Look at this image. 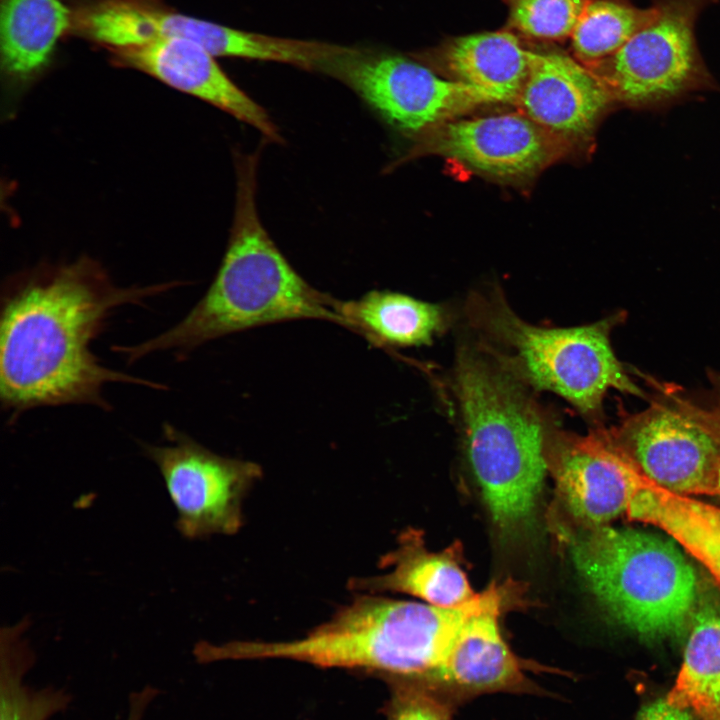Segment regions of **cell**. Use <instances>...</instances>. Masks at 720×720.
Here are the masks:
<instances>
[{"mask_svg": "<svg viewBox=\"0 0 720 720\" xmlns=\"http://www.w3.org/2000/svg\"><path fill=\"white\" fill-rule=\"evenodd\" d=\"M636 720H696V718L689 711L672 705L664 698L643 706Z\"/></svg>", "mask_w": 720, "mask_h": 720, "instance_id": "26", "label": "cell"}, {"mask_svg": "<svg viewBox=\"0 0 720 720\" xmlns=\"http://www.w3.org/2000/svg\"><path fill=\"white\" fill-rule=\"evenodd\" d=\"M259 153L238 154L237 193L228 246L204 296L171 328L135 345L113 350L128 363L149 354H177L261 325L322 319L344 326L337 299L308 284L290 265L263 227L257 210Z\"/></svg>", "mask_w": 720, "mask_h": 720, "instance_id": "3", "label": "cell"}, {"mask_svg": "<svg viewBox=\"0 0 720 720\" xmlns=\"http://www.w3.org/2000/svg\"><path fill=\"white\" fill-rule=\"evenodd\" d=\"M562 530L577 572L619 624L648 640L683 632L697 578L675 540L606 525Z\"/></svg>", "mask_w": 720, "mask_h": 720, "instance_id": "5", "label": "cell"}, {"mask_svg": "<svg viewBox=\"0 0 720 720\" xmlns=\"http://www.w3.org/2000/svg\"><path fill=\"white\" fill-rule=\"evenodd\" d=\"M337 310L344 327L382 347L429 345L447 323L440 305L390 291L373 290L357 300L338 301Z\"/></svg>", "mask_w": 720, "mask_h": 720, "instance_id": "17", "label": "cell"}, {"mask_svg": "<svg viewBox=\"0 0 720 720\" xmlns=\"http://www.w3.org/2000/svg\"><path fill=\"white\" fill-rule=\"evenodd\" d=\"M638 470L675 494L719 495L720 416L677 398L653 402L609 429Z\"/></svg>", "mask_w": 720, "mask_h": 720, "instance_id": "9", "label": "cell"}, {"mask_svg": "<svg viewBox=\"0 0 720 720\" xmlns=\"http://www.w3.org/2000/svg\"><path fill=\"white\" fill-rule=\"evenodd\" d=\"M718 414L720 416V410L718 411ZM719 495H720V479H719Z\"/></svg>", "mask_w": 720, "mask_h": 720, "instance_id": "28", "label": "cell"}, {"mask_svg": "<svg viewBox=\"0 0 720 720\" xmlns=\"http://www.w3.org/2000/svg\"><path fill=\"white\" fill-rule=\"evenodd\" d=\"M493 583L456 607L359 593L328 621L288 641H230L226 660L285 659L319 668L373 674L389 681L433 684L464 622L514 592Z\"/></svg>", "mask_w": 720, "mask_h": 720, "instance_id": "2", "label": "cell"}, {"mask_svg": "<svg viewBox=\"0 0 720 720\" xmlns=\"http://www.w3.org/2000/svg\"><path fill=\"white\" fill-rule=\"evenodd\" d=\"M419 136L413 156L438 154L503 179L536 174L572 144L521 112L454 119Z\"/></svg>", "mask_w": 720, "mask_h": 720, "instance_id": "12", "label": "cell"}, {"mask_svg": "<svg viewBox=\"0 0 720 720\" xmlns=\"http://www.w3.org/2000/svg\"><path fill=\"white\" fill-rule=\"evenodd\" d=\"M547 463L562 504L584 527L606 525L626 513L643 478L604 428L584 436L551 430Z\"/></svg>", "mask_w": 720, "mask_h": 720, "instance_id": "11", "label": "cell"}, {"mask_svg": "<svg viewBox=\"0 0 720 720\" xmlns=\"http://www.w3.org/2000/svg\"><path fill=\"white\" fill-rule=\"evenodd\" d=\"M659 14L623 0H588L571 34L575 57L592 68L620 50Z\"/></svg>", "mask_w": 720, "mask_h": 720, "instance_id": "23", "label": "cell"}, {"mask_svg": "<svg viewBox=\"0 0 720 720\" xmlns=\"http://www.w3.org/2000/svg\"><path fill=\"white\" fill-rule=\"evenodd\" d=\"M626 514L665 531L720 584V507L672 493L643 477Z\"/></svg>", "mask_w": 720, "mask_h": 720, "instance_id": "18", "label": "cell"}, {"mask_svg": "<svg viewBox=\"0 0 720 720\" xmlns=\"http://www.w3.org/2000/svg\"><path fill=\"white\" fill-rule=\"evenodd\" d=\"M690 624L680 671L665 698L696 720H720V608L701 604Z\"/></svg>", "mask_w": 720, "mask_h": 720, "instance_id": "21", "label": "cell"}, {"mask_svg": "<svg viewBox=\"0 0 720 720\" xmlns=\"http://www.w3.org/2000/svg\"><path fill=\"white\" fill-rule=\"evenodd\" d=\"M510 26L538 40L571 36L588 0H503Z\"/></svg>", "mask_w": 720, "mask_h": 720, "instance_id": "24", "label": "cell"}, {"mask_svg": "<svg viewBox=\"0 0 720 720\" xmlns=\"http://www.w3.org/2000/svg\"><path fill=\"white\" fill-rule=\"evenodd\" d=\"M453 384L468 458L492 520L504 533L517 531L542 490L551 430L523 382L492 352L460 351Z\"/></svg>", "mask_w": 720, "mask_h": 720, "instance_id": "4", "label": "cell"}, {"mask_svg": "<svg viewBox=\"0 0 720 720\" xmlns=\"http://www.w3.org/2000/svg\"><path fill=\"white\" fill-rule=\"evenodd\" d=\"M117 63L151 75L251 125L270 141L281 137L267 112L239 88L200 45L159 38L112 48Z\"/></svg>", "mask_w": 720, "mask_h": 720, "instance_id": "14", "label": "cell"}, {"mask_svg": "<svg viewBox=\"0 0 720 720\" xmlns=\"http://www.w3.org/2000/svg\"><path fill=\"white\" fill-rule=\"evenodd\" d=\"M389 684L386 720H452L457 703L436 686L411 680Z\"/></svg>", "mask_w": 720, "mask_h": 720, "instance_id": "25", "label": "cell"}, {"mask_svg": "<svg viewBox=\"0 0 720 720\" xmlns=\"http://www.w3.org/2000/svg\"><path fill=\"white\" fill-rule=\"evenodd\" d=\"M512 594L472 614L462 625L433 684L456 703L487 693L542 692L527 675L499 628Z\"/></svg>", "mask_w": 720, "mask_h": 720, "instance_id": "15", "label": "cell"}, {"mask_svg": "<svg viewBox=\"0 0 720 720\" xmlns=\"http://www.w3.org/2000/svg\"><path fill=\"white\" fill-rule=\"evenodd\" d=\"M706 0H657L658 16L615 54L591 69L615 101L658 110L713 88L700 56L695 24Z\"/></svg>", "mask_w": 720, "mask_h": 720, "instance_id": "7", "label": "cell"}, {"mask_svg": "<svg viewBox=\"0 0 720 720\" xmlns=\"http://www.w3.org/2000/svg\"><path fill=\"white\" fill-rule=\"evenodd\" d=\"M166 444H142L158 467L176 508V528L188 539L233 535L243 526V500L262 477L255 462L218 455L171 424Z\"/></svg>", "mask_w": 720, "mask_h": 720, "instance_id": "10", "label": "cell"}, {"mask_svg": "<svg viewBox=\"0 0 720 720\" xmlns=\"http://www.w3.org/2000/svg\"><path fill=\"white\" fill-rule=\"evenodd\" d=\"M385 573L352 577L348 587L361 593L399 592L441 607L460 606L477 593L472 590L465 572L451 548L429 551L422 534L408 529L398 546L381 559Z\"/></svg>", "mask_w": 720, "mask_h": 720, "instance_id": "16", "label": "cell"}, {"mask_svg": "<svg viewBox=\"0 0 720 720\" xmlns=\"http://www.w3.org/2000/svg\"><path fill=\"white\" fill-rule=\"evenodd\" d=\"M471 320L498 346L493 354L524 384L553 392L586 416H597L609 389L643 397L626 374L610 344V332L622 318L569 328L531 325L502 297L482 296L470 304Z\"/></svg>", "mask_w": 720, "mask_h": 720, "instance_id": "6", "label": "cell"}, {"mask_svg": "<svg viewBox=\"0 0 720 720\" xmlns=\"http://www.w3.org/2000/svg\"><path fill=\"white\" fill-rule=\"evenodd\" d=\"M26 626L22 621L1 631L0 720H48L71 701L63 689H34L25 684L24 676L35 658L22 637Z\"/></svg>", "mask_w": 720, "mask_h": 720, "instance_id": "22", "label": "cell"}, {"mask_svg": "<svg viewBox=\"0 0 720 720\" xmlns=\"http://www.w3.org/2000/svg\"><path fill=\"white\" fill-rule=\"evenodd\" d=\"M71 25L60 0H2L0 45L3 71L26 81L47 65L59 38Z\"/></svg>", "mask_w": 720, "mask_h": 720, "instance_id": "20", "label": "cell"}, {"mask_svg": "<svg viewBox=\"0 0 720 720\" xmlns=\"http://www.w3.org/2000/svg\"><path fill=\"white\" fill-rule=\"evenodd\" d=\"M157 694L158 690L150 686L130 694L127 720H143L148 704Z\"/></svg>", "mask_w": 720, "mask_h": 720, "instance_id": "27", "label": "cell"}, {"mask_svg": "<svg viewBox=\"0 0 720 720\" xmlns=\"http://www.w3.org/2000/svg\"><path fill=\"white\" fill-rule=\"evenodd\" d=\"M120 287L89 258L39 268L9 281L1 301L0 400L10 421L46 406L108 410L110 383L167 387L110 369L91 350L112 313L177 286Z\"/></svg>", "mask_w": 720, "mask_h": 720, "instance_id": "1", "label": "cell"}, {"mask_svg": "<svg viewBox=\"0 0 720 720\" xmlns=\"http://www.w3.org/2000/svg\"><path fill=\"white\" fill-rule=\"evenodd\" d=\"M321 73L342 82L399 130L421 135L493 102L480 90L446 80L403 56L343 46Z\"/></svg>", "mask_w": 720, "mask_h": 720, "instance_id": "8", "label": "cell"}, {"mask_svg": "<svg viewBox=\"0 0 720 720\" xmlns=\"http://www.w3.org/2000/svg\"><path fill=\"white\" fill-rule=\"evenodd\" d=\"M445 62L456 80L483 92L493 103L515 104L529 71L530 50L508 31L462 36Z\"/></svg>", "mask_w": 720, "mask_h": 720, "instance_id": "19", "label": "cell"}, {"mask_svg": "<svg viewBox=\"0 0 720 720\" xmlns=\"http://www.w3.org/2000/svg\"><path fill=\"white\" fill-rule=\"evenodd\" d=\"M615 99L588 67L558 51L530 50L519 112L572 144L587 145Z\"/></svg>", "mask_w": 720, "mask_h": 720, "instance_id": "13", "label": "cell"}]
</instances>
